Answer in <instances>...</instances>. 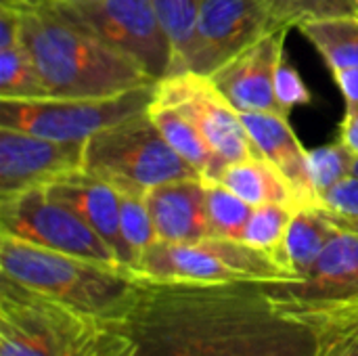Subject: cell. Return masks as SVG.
Returning a JSON list of instances; mask_svg holds the SVG:
<instances>
[{
  "label": "cell",
  "mask_w": 358,
  "mask_h": 356,
  "mask_svg": "<svg viewBox=\"0 0 358 356\" xmlns=\"http://www.w3.org/2000/svg\"><path fill=\"white\" fill-rule=\"evenodd\" d=\"M313 327L319 336L315 356H358V321L315 323Z\"/></svg>",
  "instance_id": "cell-30"
},
{
  "label": "cell",
  "mask_w": 358,
  "mask_h": 356,
  "mask_svg": "<svg viewBox=\"0 0 358 356\" xmlns=\"http://www.w3.org/2000/svg\"><path fill=\"white\" fill-rule=\"evenodd\" d=\"M241 120L260 157L268 159L277 170L285 174V178L298 191L302 206H319L308 170V151L298 141L287 115L271 111H245L241 113Z\"/></svg>",
  "instance_id": "cell-17"
},
{
  "label": "cell",
  "mask_w": 358,
  "mask_h": 356,
  "mask_svg": "<svg viewBox=\"0 0 358 356\" xmlns=\"http://www.w3.org/2000/svg\"><path fill=\"white\" fill-rule=\"evenodd\" d=\"M124 325L132 356H315L319 342L260 281L138 279Z\"/></svg>",
  "instance_id": "cell-1"
},
{
  "label": "cell",
  "mask_w": 358,
  "mask_h": 356,
  "mask_svg": "<svg viewBox=\"0 0 358 356\" xmlns=\"http://www.w3.org/2000/svg\"><path fill=\"white\" fill-rule=\"evenodd\" d=\"M153 2H155L162 25H164V29L172 42V48H174L172 73H178L180 65H182V57L193 38L195 21H197L203 0H153Z\"/></svg>",
  "instance_id": "cell-26"
},
{
  "label": "cell",
  "mask_w": 358,
  "mask_h": 356,
  "mask_svg": "<svg viewBox=\"0 0 358 356\" xmlns=\"http://www.w3.org/2000/svg\"><path fill=\"white\" fill-rule=\"evenodd\" d=\"M122 195V235L134 256V266L145 250L157 243V231L145 195ZM134 273V271H132Z\"/></svg>",
  "instance_id": "cell-27"
},
{
  "label": "cell",
  "mask_w": 358,
  "mask_h": 356,
  "mask_svg": "<svg viewBox=\"0 0 358 356\" xmlns=\"http://www.w3.org/2000/svg\"><path fill=\"white\" fill-rule=\"evenodd\" d=\"M147 113L155 122L164 138L172 145V149L180 157H185L203 180L214 183L220 176V166L214 151L210 149L201 132L195 128V124L180 109L153 99Z\"/></svg>",
  "instance_id": "cell-20"
},
{
  "label": "cell",
  "mask_w": 358,
  "mask_h": 356,
  "mask_svg": "<svg viewBox=\"0 0 358 356\" xmlns=\"http://www.w3.org/2000/svg\"><path fill=\"white\" fill-rule=\"evenodd\" d=\"M266 287L287 300H342L357 296L358 233L340 231L304 277L273 281Z\"/></svg>",
  "instance_id": "cell-15"
},
{
  "label": "cell",
  "mask_w": 358,
  "mask_h": 356,
  "mask_svg": "<svg viewBox=\"0 0 358 356\" xmlns=\"http://www.w3.org/2000/svg\"><path fill=\"white\" fill-rule=\"evenodd\" d=\"M275 298L289 315L310 325L331 321H358V294L342 300H287L279 296Z\"/></svg>",
  "instance_id": "cell-28"
},
{
  "label": "cell",
  "mask_w": 358,
  "mask_h": 356,
  "mask_svg": "<svg viewBox=\"0 0 358 356\" xmlns=\"http://www.w3.org/2000/svg\"><path fill=\"white\" fill-rule=\"evenodd\" d=\"M155 84L107 99L0 101V126L57 141H88L109 126L145 113L155 97Z\"/></svg>",
  "instance_id": "cell-8"
},
{
  "label": "cell",
  "mask_w": 358,
  "mask_h": 356,
  "mask_svg": "<svg viewBox=\"0 0 358 356\" xmlns=\"http://www.w3.org/2000/svg\"><path fill=\"white\" fill-rule=\"evenodd\" d=\"M294 214H296V210L289 206H283V204H266V206L254 208V212L245 225L241 241H245L262 252H268L275 258L279 248L283 245V239H285V233L289 229Z\"/></svg>",
  "instance_id": "cell-24"
},
{
  "label": "cell",
  "mask_w": 358,
  "mask_h": 356,
  "mask_svg": "<svg viewBox=\"0 0 358 356\" xmlns=\"http://www.w3.org/2000/svg\"><path fill=\"white\" fill-rule=\"evenodd\" d=\"M334 78L346 99V111L358 109V67H342L334 71Z\"/></svg>",
  "instance_id": "cell-34"
},
{
  "label": "cell",
  "mask_w": 358,
  "mask_h": 356,
  "mask_svg": "<svg viewBox=\"0 0 358 356\" xmlns=\"http://www.w3.org/2000/svg\"><path fill=\"white\" fill-rule=\"evenodd\" d=\"M340 141L348 147V151L358 157V109L346 111L342 124H340Z\"/></svg>",
  "instance_id": "cell-35"
},
{
  "label": "cell",
  "mask_w": 358,
  "mask_h": 356,
  "mask_svg": "<svg viewBox=\"0 0 358 356\" xmlns=\"http://www.w3.org/2000/svg\"><path fill=\"white\" fill-rule=\"evenodd\" d=\"M352 162L355 155L348 151V147L342 141L308 151V170H310V180L319 206L325 193H329L336 185H340L348 176H352Z\"/></svg>",
  "instance_id": "cell-25"
},
{
  "label": "cell",
  "mask_w": 358,
  "mask_h": 356,
  "mask_svg": "<svg viewBox=\"0 0 358 356\" xmlns=\"http://www.w3.org/2000/svg\"><path fill=\"white\" fill-rule=\"evenodd\" d=\"M6 2L21 13V42L52 99H107L155 84L138 63L67 21L46 2Z\"/></svg>",
  "instance_id": "cell-2"
},
{
  "label": "cell",
  "mask_w": 358,
  "mask_h": 356,
  "mask_svg": "<svg viewBox=\"0 0 358 356\" xmlns=\"http://www.w3.org/2000/svg\"><path fill=\"white\" fill-rule=\"evenodd\" d=\"M4 277L80 313L124 321L136 292V275L86 258L46 250L0 233Z\"/></svg>",
  "instance_id": "cell-4"
},
{
  "label": "cell",
  "mask_w": 358,
  "mask_h": 356,
  "mask_svg": "<svg viewBox=\"0 0 358 356\" xmlns=\"http://www.w3.org/2000/svg\"><path fill=\"white\" fill-rule=\"evenodd\" d=\"M155 101L180 109L214 151L220 172L237 162L260 157L243 120L208 76L172 73L155 84Z\"/></svg>",
  "instance_id": "cell-11"
},
{
  "label": "cell",
  "mask_w": 358,
  "mask_h": 356,
  "mask_svg": "<svg viewBox=\"0 0 358 356\" xmlns=\"http://www.w3.org/2000/svg\"><path fill=\"white\" fill-rule=\"evenodd\" d=\"M331 71L358 67V15L315 19L300 25Z\"/></svg>",
  "instance_id": "cell-21"
},
{
  "label": "cell",
  "mask_w": 358,
  "mask_h": 356,
  "mask_svg": "<svg viewBox=\"0 0 358 356\" xmlns=\"http://www.w3.org/2000/svg\"><path fill=\"white\" fill-rule=\"evenodd\" d=\"M285 36L287 27L264 36L210 76L214 86L241 113L271 111L287 115L275 92L277 69L285 57Z\"/></svg>",
  "instance_id": "cell-13"
},
{
  "label": "cell",
  "mask_w": 358,
  "mask_h": 356,
  "mask_svg": "<svg viewBox=\"0 0 358 356\" xmlns=\"http://www.w3.org/2000/svg\"><path fill=\"white\" fill-rule=\"evenodd\" d=\"M321 206L334 214L358 218V178L348 176L340 185H336L329 193L323 195Z\"/></svg>",
  "instance_id": "cell-32"
},
{
  "label": "cell",
  "mask_w": 358,
  "mask_h": 356,
  "mask_svg": "<svg viewBox=\"0 0 358 356\" xmlns=\"http://www.w3.org/2000/svg\"><path fill=\"white\" fill-rule=\"evenodd\" d=\"M287 21L294 25H302L315 19H329V17H346L358 15V0H273Z\"/></svg>",
  "instance_id": "cell-29"
},
{
  "label": "cell",
  "mask_w": 358,
  "mask_h": 356,
  "mask_svg": "<svg viewBox=\"0 0 358 356\" xmlns=\"http://www.w3.org/2000/svg\"><path fill=\"white\" fill-rule=\"evenodd\" d=\"M275 92L277 99L283 107V111L289 115V111L294 107L300 105H308L313 101V94L306 86V82L302 80V76L298 73V69L287 63V59L283 57V61L279 63L277 69V78H275Z\"/></svg>",
  "instance_id": "cell-31"
},
{
  "label": "cell",
  "mask_w": 358,
  "mask_h": 356,
  "mask_svg": "<svg viewBox=\"0 0 358 356\" xmlns=\"http://www.w3.org/2000/svg\"><path fill=\"white\" fill-rule=\"evenodd\" d=\"M329 212V210H327ZM334 222L342 229V231H352V233H358V218H346V216H340V214H334L329 212Z\"/></svg>",
  "instance_id": "cell-36"
},
{
  "label": "cell",
  "mask_w": 358,
  "mask_h": 356,
  "mask_svg": "<svg viewBox=\"0 0 358 356\" xmlns=\"http://www.w3.org/2000/svg\"><path fill=\"white\" fill-rule=\"evenodd\" d=\"M239 195L252 208L266 204H283L294 210L304 208L298 191L285 178L281 170H277L264 157H252L245 162H237L227 166L220 176L214 180Z\"/></svg>",
  "instance_id": "cell-19"
},
{
  "label": "cell",
  "mask_w": 358,
  "mask_h": 356,
  "mask_svg": "<svg viewBox=\"0 0 358 356\" xmlns=\"http://www.w3.org/2000/svg\"><path fill=\"white\" fill-rule=\"evenodd\" d=\"M0 233L61 254L126 269L107 241L99 237L69 206L52 197L48 187H34L2 197Z\"/></svg>",
  "instance_id": "cell-10"
},
{
  "label": "cell",
  "mask_w": 358,
  "mask_h": 356,
  "mask_svg": "<svg viewBox=\"0 0 358 356\" xmlns=\"http://www.w3.org/2000/svg\"><path fill=\"white\" fill-rule=\"evenodd\" d=\"M138 279L153 281H292V275L268 254L241 239L206 237L193 243L157 241L134 266Z\"/></svg>",
  "instance_id": "cell-6"
},
{
  "label": "cell",
  "mask_w": 358,
  "mask_h": 356,
  "mask_svg": "<svg viewBox=\"0 0 358 356\" xmlns=\"http://www.w3.org/2000/svg\"><path fill=\"white\" fill-rule=\"evenodd\" d=\"M0 356H132L124 321L101 319L0 279Z\"/></svg>",
  "instance_id": "cell-3"
},
{
  "label": "cell",
  "mask_w": 358,
  "mask_h": 356,
  "mask_svg": "<svg viewBox=\"0 0 358 356\" xmlns=\"http://www.w3.org/2000/svg\"><path fill=\"white\" fill-rule=\"evenodd\" d=\"M254 208L220 183H208V216L212 237L243 239Z\"/></svg>",
  "instance_id": "cell-23"
},
{
  "label": "cell",
  "mask_w": 358,
  "mask_h": 356,
  "mask_svg": "<svg viewBox=\"0 0 358 356\" xmlns=\"http://www.w3.org/2000/svg\"><path fill=\"white\" fill-rule=\"evenodd\" d=\"M157 239L166 243H193L212 237L208 216V180L182 178L159 185L145 195Z\"/></svg>",
  "instance_id": "cell-16"
},
{
  "label": "cell",
  "mask_w": 358,
  "mask_h": 356,
  "mask_svg": "<svg viewBox=\"0 0 358 356\" xmlns=\"http://www.w3.org/2000/svg\"><path fill=\"white\" fill-rule=\"evenodd\" d=\"M285 27L292 23L273 0H203L180 71L210 78L254 42Z\"/></svg>",
  "instance_id": "cell-9"
},
{
  "label": "cell",
  "mask_w": 358,
  "mask_h": 356,
  "mask_svg": "<svg viewBox=\"0 0 358 356\" xmlns=\"http://www.w3.org/2000/svg\"><path fill=\"white\" fill-rule=\"evenodd\" d=\"M340 231L342 229L334 222L331 214L323 206L300 208L289 222L283 245L279 248L275 260L292 275V281H296L310 271V266Z\"/></svg>",
  "instance_id": "cell-18"
},
{
  "label": "cell",
  "mask_w": 358,
  "mask_h": 356,
  "mask_svg": "<svg viewBox=\"0 0 358 356\" xmlns=\"http://www.w3.org/2000/svg\"><path fill=\"white\" fill-rule=\"evenodd\" d=\"M86 141H57L0 126V193L10 197L84 170Z\"/></svg>",
  "instance_id": "cell-12"
},
{
  "label": "cell",
  "mask_w": 358,
  "mask_h": 356,
  "mask_svg": "<svg viewBox=\"0 0 358 356\" xmlns=\"http://www.w3.org/2000/svg\"><path fill=\"white\" fill-rule=\"evenodd\" d=\"M84 170L124 195H147L166 183L201 178L147 111L90 136L84 143Z\"/></svg>",
  "instance_id": "cell-5"
},
{
  "label": "cell",
  "mask_w": 358,
  "mask_h": 356,
  "mask_svg": "<svg viewBox=\"0 0 358 356\" xmlns=\"http://www.w3.org/2000/svg\"><path fill=\"white\" fill-rule=\"evenodd\" d=\"M352 176L358 178V157H355V162H352Z\"/></svg>",
  "instance_id": "cell-38"
},
{
  "label": "cell",
  "mask_w": 358,
  "mask_h": 356,
  "mask_svg": "<svg viewBox=\"0 0 358 356\" xmlns=\"http://www.w3.org/2000/svg\"><path fill=\"white\" fill-rule=\"evenodd\" d=\"M50 99L44 80L23 42L0 50V101Z\"/></svg>",
  "instance_id": "cell-22"
},
{
  "label": "cell",
  "mask_w": 358,
  "mask_h": 356,
  "mask_svg": "<svg viewBox=\"0 0 358 356\" xmlns=\"http://www.w3.org/2000/svg\"><path fill=\"white\" fill-rule=\"evenodd\" d=\"M21 42V13L15 4L2 0L0 4V50Z\"/></svg>",
  "instance_id": "cell-33"
},
{
  "label": "cell",
  "mask_w": 358,
  "mask_h": 356,
  "mask_svg": "<svg viewBox=\"0 0 358 356\" xmlns=\"http://www.w3.org/2000/svg\"><path fill=\"white\" fill-rule=\"evenodd\" d=\"M55 2H65V4H84V2H96V0H55Z\"/></svg>",
  "instance_id": "cell-37"
},
{
  "label": "cell",
  "mask_w": 358,
  "mask_h": 356,
  "mask_svg": "<svg viewBox=\"0 0 358 356\" xmlns=\"http://www.w3.org/2000/svg\"><path fill=\"white\" fill-rule=\"evenodd\" d=\"M42 2L107 46L130 57L155 82L172 73L174 48L153 0H96L84 4Z\"/></svg>",
  "instance_id": "cell-7"
},
{
  "label": "cell",
  "mask_w": 358,
  "mask_h": 356,
  "mask_svg": "<svg viewBox=\"0 0 358 356\" xmlns=\"http://www.w3.org/2000/svg\"><path fill=\"white\" fill-rule=\"evenodd\" d=\"M52 197L69 206L107 245L115 252L120 262L134 271V256L122 235V195L105 180L78 170L48 185Z\"/></svg>",
  "instance_id": "cell-14"
}]
</instances>
